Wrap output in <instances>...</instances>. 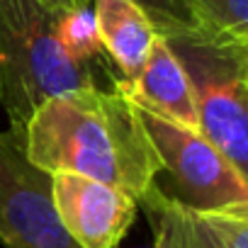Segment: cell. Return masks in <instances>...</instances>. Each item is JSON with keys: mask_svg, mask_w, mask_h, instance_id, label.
Instances as JSON below:
<instances>
[{"mask_svg": "<svg viewBox=\"0 0 248 248\" xmlns=\"http://www.w3.org/2000/svg\"><path fill=\"white\" fill-rule=\"evenodd\" d=\"M25 154L49 175L76 173L137 202L161 170L137 107L114 85H90L46 100L25 124Z\"/></svg>", "mask_w": 248, "mask_h": 248, "instance_id": "cell-1", "label": "cell"}, {"mask_svg": "<svg viewBox=\"0 0 248 248\" xmlns=\"http://www.w3.org/2000/svg\"><path fill=\"white\" fill-rule=\"evenodd\" d=\"M56 13L39 0H0V102L10 127H25L51 97L95 85L56 39Z\"/></svg>", "mask_w": 248, "mask_h": 248, "instance_id": "cell-2", "label": "cell"}, {"mask_svg": "<svg viewBox=\"0 0 248 248\" xmlns=\"http://www.w3.org/2000/svg\"><path fill=\"white\" fill-rule=\"evenodd\" d=\"M168 44L192 80L197 132L248 178V44L219 39Z\"/></svg>", "mask_w": 248, "mask_h": 248, "instance_id": "cell-3", "label": "cell"}, {"mask_svg": "<svg viewBox=\"0 0 248 248\" xmlns=\"http://www.w3.org/2000/svg\"><path fill=\"white\" fill-rule=\"evenodd\" d=\"M141 124L161 158L154 187L190 212H214L248 204V178H243L197 129L180 127L139 109Z\"/></svg>", "mask_w": 248, "mask_h": 248, "instance_id": "cell-4", "label": "cell"}, {"mask_svg": "<svg viewBox=\"0 0 248 248\" xmlns=\"http://www.w3.org/2000/svg\"><path fill=\"white\" fill-rule=\"evenodd\" d=\"M0 243L5 248H80L59 219L51 175L25 154V127L0 132Z\"/></svg>", "mask_w": 248, "mask_h": 248, "instance_id": "cell-5", "label": "cell"}, {"mask_svg": "<svg viewBox=\"0 0 248 248\" xmlns=\"http://www.w3.org/2000/svg\"><path fill=\"white\" fill-rule=\"evenodd\" d=\"M51 197L63 229L80 248H117L139 214L127 192L76 173H51Z\"/></svg>", "mask_w": 248, "mask_h": 248, "instance_id": "cell-6", "label": "cell"}, {"mask_svg": "<svg viewBox=\"0 0 248 248\" xmlns=\"http://www.w3.org/2000/svg\"><path fill=\"white\" fill-rule=\"evenodd\" d=\"M112 85L127 97L134 107L156 114L161 119L175 122L180 127L197 129V107L192 80L166 39H156L154 49L141 66V71L124 80L114 78Z\"/></svg>", "mask_w": 248, "mask_h": 248, "instance_id": "cell-7", "label": "cell"}, {"mask_svg": "<svg viewBox=\"0 0 248 248\" xmlns=\"http://www.w3.org/2000/svg\"><path fill=\"white\" fill-rule=\"evenodd\" d=\"M102 51L114 61L122 78H134L146 63L158 32L132 0H93Z\"/></svg>", "mask_w": 248, "mask_h": 248, "instance_id": "cell-8", "label": "cell"}, {"mask_svg": "<svg viewBox=\"0 0 248 248\" xmlns=\"http://www.w3.org/2000/svg\"><path fill=\"white\" fill-rule=\"evenodd\" d=\"M185 248H248V204L214 212L185 209Z\"/></svg>", "mask_w": 248, "mask_h": 248, "instance_id": "cell-9", "label": "cell"}, {"mask_svg": "<svg viewBox=\"0 0 248 248\" xmlns=\"http://www.w3.org/2000/svg\"><path fill=\"white\" fill-rule=\"evenodd\" d=\"M93 0H80V5H90ZM132 3L151 20L158 37L166 42H183V39H214L187 0H132ZM221 42V39H219Z\"/></svg>", "mask_w": 248, "mask_h": 248, "instance_id": "cell-10", "label": "cell"}, {"mask_svg": "<svg viewBox=\"0 0 248 248\" xmlns=\"http://www.w3.org/2000/svg\"><path fill=\"white\" fill-rule=\"evenodd\" d=\"M187 5L214 39L248 44V0H187Z\"/></svg>", "mask_w": 248, "mask_h": 248, "instance_id": "cell-11", "label": "cell"}, {"mask_svg": "<svg viewBox=\"0 0 248 248\" xmlns=\"http://www.w3.org/2000/svg\"><path fill=\"white\" fill-rule=\"evenodd\" d=\"M56 39L66 56L78 63H90L95 56H100L102 44L93 5H80L68 13H61L56 17Z\"/></svg>", "mask_w": 248, "mask_h": 248, "instance_id": "cell-12", "label": "cell"}, {"mask_svg": "<svg viewBox=\"0 0 248 248\" xmlns=\"http://www.w3.org/2000/svg\"><path fill=\"white\" fill-rule=\"evenodd\" d=\"M137 204L154 229V248H185V207L163 197L154 185Z\"/></svg>", "mask_w": 248, "mask_h": 248, "instance_id": "cell-13", "label": "cell"}, {"mask_svg": "<svg viewBox=\"0 0 248 248\" xmlns=\"http://www.w3.org/2000/svg\"><path fill=\"white\" fill-rule=\"evenodd\" d=\"M42 5H46L51 13L61 15V13H68L73 8H80V0H39Z\"/></svg>", "mask_w": 248, "mask_h": 248, "instance_id": "cell-14", "label": "cell"}]
</instances>
